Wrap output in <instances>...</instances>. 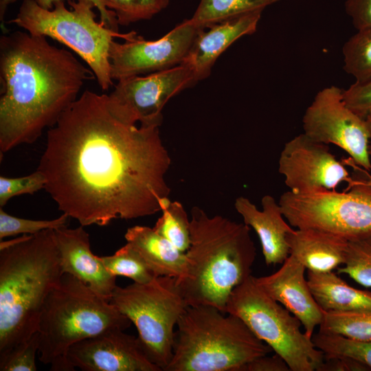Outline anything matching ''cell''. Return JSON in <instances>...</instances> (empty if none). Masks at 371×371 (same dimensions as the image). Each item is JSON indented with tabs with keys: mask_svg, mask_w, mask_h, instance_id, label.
Returning <instances> with one entry per match:
<instances>
[{
	"mask_svg": "<svg viewBox=\"0 0 371 371\" xmlns=\"http://www.w3.org/2000/svg\"><path fill=\"white\" fill-rule=\"evenodd\" d=\"M159 128L137 126L109 95L84 91L47 131L44 190L84 227L161 211L171 159Z\"/></svg>",
	"mask_w": 371,
	"mask_h": 371,
	"instance_id": "obj_1",
	"label": "cell"
},
{
	"mask_svg": "<svg viewBox=\"0 0 371 371\" xmlns=\"http://www.w3.org/2000/svg\"><path fill=\"white\" fill-rule=\"evenodd\" d=\"M93 72L43 36L17 30L0 37V151L32 144L78 98Z\"/></svg>",
	"mask_w": 371,
	"mask_h": 371,
	"instance_id": "obj_2",
	"label": "cell"
},
{
	"mask_svg": "<svg viewBox=\"0 0 371 371\" xmlns=\"http://www.w3.org/2000/svg\"><path fill=\"white\" fill-rule=\"evenodd\" d=\"M63 274L54 229L0 243V359L37 332Z\"/></svg>",
	"mask_w": 371,
	"mask_h": 371,
	"instance_id": "obj_3",
	"label": "cell"
},
{
	"mask_svg": "<svg viewBox=\"0 0 371 371\" xmlns=\"http://www.w3.org/2000/svg\"><path fill=\"white\" fill-rule=\"evenodd\" d=\"M183 275L177 278L188 306L210 305L225 313L233 289L251 276L256 249L250 227L194 206Z\"/></svg>",
	"mask_w": 371,
	"mask_h": 371,
	"instance_id": "obj_4",
	"label": "cell"
},
{
	"mask_svg": "<svg viewBox=\"0 0 371 371\" xmlns=\"http://www.w3.org/2000/svg\"><path fill=\"white\" fill-rule=\"evenodd\" d=\"M272 351L238 317L213 306H188L177 324L164 371H238Z\"/></svg>",
	"mask_w": 371,
	"mask_h": 371,
	"instance_id": "obj_5",
	"label": "cell"
},
{
	"mask_svg": "<svg viewBox=\"0 0 371 371\" xmlns=\"http://www.w3.org/2000/svg\"><path fill=\"white\" fill-rule=\"evenodd\" d=\"M131 324L110 302L76 277L63 273L39 317V361L52 371H74L67 360L73 344L109 328L124 330Z\"/></svg>",
	"mask_w": 371,
	"mask_h": 371,
	"instance_id": "obj_6",
	"label": "cell"
},
{
	"mask_svg": "<svg viewBox=\"0 0 371 371\" xmlns=\"http://www.w3.org/2000/svg\"><path fill=\"white\" fill-rule=\"evenodd\" d=\"M64 0L46 10L34 0H23L12 23L32 35L51 38L76 53L95 75L99 87L108 90L113 85L109 50L115 38L124 41L134 38V31L120 33L95 20V3L91 0Z\"/></svg>",
	"mask_w": 371,
	"mask_h": 371,
	"instance_id": "obj_7",
	"label": "cell"
},
{
	"mask_svg": "<svg viewBox=\"0 0 371 371\" xmlns=\"http://www.w3.org/2000/svg\"><path fill=\"white\" fill-rule=\"evenodd\" d=\"M225 313L240 318L251 331L288 364L291 371H319L324 355L300 329V321L270 297L252 275L235 287Z\"/></svg>",
	"mask_w": 371,
	"mask_h": 371,
	"instance_id": "obj_8",
	"label": "cell"
},
{
	"mask_svg": "<svg viewBox=\"0 0 371 371\" xmlns=\"http://www.w3.org/2000/svg\"><path fill=\"white\" fill-rule=\"evenodd\" d=\"M110 302L135 326L148 357L164 371L172 357L177 324L188 306L177 278L157 276L146 284L117 286Z\"/></svg>",
	"mask_w": 371,
	"mask_h": 371,
	"instance_id": "obj_9",
	"label": "cell"
},
{
	"mask_svg": "<svg viewBox=\"0 0 371 371\" xmlns=\"http://www.w3.org/2000/svg\"><path fill=\"white\" fill-rule=\"evenodd\" d=\"M308 193L284 192L279 205L296 229H315L351 240L371 234V196L348 189Z\"/></svg>",
	"mask_w": 371,
	"mask_h": 371,
	"instance_id": "obj_10",
	"label": "cell"
},
{
	"mask_svg": "<svg viewBox=\"0 0 371 371\" xmlns=\"http://www.w3.org/2000/svg\"><path fill=\"white\" fill-rule=\"evenodd\" d=\"M342 89L331 85L319 91L302 117L304 133L325 144L344 150L352 162L371 171V120L345 103Z\"/></svg>",
	"mask_w": 371,
	"mask_h": 371,
	"instance_id": "obj_11",
	"label": "cell"
},
{
	"mask_svg": "<svg viewBox=\"0 0 371 371\" xmlns=\"http://www.w3.org/2000/svg\"><path fill=\"white\" fill-rule=\"evenodd\" d=\"M202 29L189 19L155 41L138 35L122 43L113 39L109 50L112 79L146 75L182 64Z\"/></svg>",
	"mask_w": 371,
	"mask_h": 371,
	"instance_id": "obj_12",
	"label": "cell"
},
{
	"mask_svg": "<svg viewBox=\"0 0 371 371\" xmlns=\"http://www.w3.org/2000/svg\"><path fill=\"white\" fill-rule=\"evenodd\" d=\"M196 82L185 64L143 76L117 80L109 94L124 117L144 126L159 127L168 101Z\"/></svg>",
	"mask_w": 371,
	"mask_h": 371,
	"instance_id": "obj_13",
	"label": "cell"
},
{
	"mask_svg": "<svg viewBox=\"0 0 371 371\" xmlns=\"http://www.w3.org/2000/svg\"><path fill=\"white\" fill-rule=\"evenodd\" d=\"M278 172L289 191L295 193L335 190L350 179L345 164L327 144L304 133L284 144L278 159Z\"/></svg>",
	"mask_w": 371,
	"mask_h": 371,
	"instance_id": "obj_14",
	"label": "cell"
},
{
	"mask_svg": "<svg viewBox=\"0 0 371 371\" xmlns=\"http://www.w3.org/2000/svg\"><path fill=\"white\" fill-rule=\"evenodd\" d=\"M67 360L84 371H162L149 359L138 337L119 328L73 344Z\"/></svg>",
	"mask_w": 371,
	"mask_h": 371,
	"instance_id": "obj_15",
	"label": "cell"
},
{
	"mask_svg": "<svg viewBox=\"0 0 371 371\" xmlns=\"http://www.w3.org/2000/svg\"><path fill=\"white\" fill-rule=\"evenodd\" d=\"M305 267L289 254L280 268L273 273L255 277L256 283L273 300L295 316L312 338L314 330L323 319V311L309 288Z\"/></svg>",
	"mask_w": 371,
	"mask_h": 371,
	"instance_id": "obj_16",
	"label": "cell"
},
{
	"mask_svg": "<svg viewBox=\"0 0 371 371\" xmlns=\"http://www.w3.org/2000/svg\"><path fill=\"white\" fill-rule=\"evenodd\" d=\"M63 273L76 277L94 292L110 302L117 286L116 277L111 274L100 257L90 247L89 234L81 225L54 230Z\"/></svg>",
	"mask_w": 371,
	"mask_h": 371,
	"instance_id": "obj_17",
	"label": "cell"
},
{
	"mask_svg": "<svg viewBox=\"0 0 371 371\" xmlns=\"http://www.w3.org/2000/svg\"><path fill=\"white\" fill-rule=\"evenodd\" d=\"M262 11H256L230 18L202 29L182 64L192 71L196 81L211 73L218 57L236 40L254 34Z\"/></svg>",
	"mask_w": 371,
	"mask_h": 371,
	"instance_id": "obj_18",
	"label": "cell"
},
{
	"mask_svg": "<svg viewBox=\"0 0 371 371\" xmlns=\"http://www.w3.org/2000/svg\"><path fill=\"white\" fill-rule=\"evenodd\" d=\"M262 210L247 197L236 198L234 207L243 223L256 232L267 265L282 264L289 256L288 234L293 230L282 214L279 203L271 195L261 199Z\"/></svg>",
	"mask_w": 371,
	"mask_h": 371,
	"instance_id": "obj_19",
	"label": "cell"
},
{
	"mask_svg": "<svg viewBox=\"0 0 371 371\" xmlns=\"http://www.w3.org/2000/svg\"><path fill=\"white\" fill-rule=\"evenodd\" d=\"M289 254L307 271H333L344 265L348 240L341 236L315 229H296L287 236Z\"/></svg>",
	"mask_w": 371,
	"mask_h": 371,
	"instance_id": "obj_20",
	"label": "cell"
},
{
	"mask_svg": "<svg viewBox=\"0 0 371 371\" xmlns=\"http://www.w3.org/2000/svg\"><path fill=\"white\" fill-rule=\"evenodd\" d=\"M124 238L142 256L156 276L179 278L185 271L186 254L153 228L135 225L127 229Z\"/></svg>",
	"mask_w": 371,
	"mask_h": 371,
	"instance_id": "obj_21",
	"label": "cell"
},
{
	"mask_svg": "<svg viewBox=\"0 0 371 371\" xmlns=\"http://www.w3.org/2000/svg\"><path fill=\"white\" fill-rule=\"evenodd\" d=\"M311 291L324 311L371 312V291L358 289L334 271H307Z\"/></svg>",
	"mask_w": 371,
	"mask_h": 371,
	"instance_id": "obj_22",
	"label": "cell"
},
{
	"mask_svg": "<svg viewBox=\"0 0 371 371\" xmlns=\"http://www.w3.org/2000/svg\"><path fill=\"white\" fill-rule=\"evenodd\" d=\"M280 0H200L190 20L196 25H210L245 14L263 10Z\"/></svg>",
	"mask_w": 371,
	"mask_h": 371,
	"instance_id": "obj_23",
	"label": "cell"
},
{
	"mask_svg": "<svg viewBox=\"0 0 371 371\" xmlns=\"http://www.w3.org/2000/svg\"><path fill=\"white\" fill-rule=\"evenodd\" d=\"M324 359L347 357L367 366L371 370V341L349 338L339 334L319 331L311 338Z\"/></svg>",
	"mask_w": 371,
	"mask_h": 371,
	"instance_id": "obj_24",
	"label": "cell"
},
{
	"mask_svg": "<svg viewBox=\"0 0 371 371\" xmlns=\"http://www.w3.org/2000/svg\"><path fill=\"white\" fill-rule=\"evenodd\" d=\"M344 69L363 83L371 80V29L359 30L344 43Z\"/></svg>",
	"mask_w": 371,
	"mask_h": 371,
	"instance_id": "obj_25",
	"label": "cell"
},
{
	"mask_svg": "<svg viewBox=\"0 0 371 371\" xmlns=\"http://www.w3.org/2000/svg\"><path fill=\"white\" fill-rule=\"evenodd\" d=\"M100 258L106 270L115 277H127L139 284L148 283L157 277L139 253L128 243L113 255Z\"/></svg>",
	"mask_w": 371,
	"mask_h": 371,
	"instance_id": "obj_26",
	"label": "cell"
},
{
	"mask_svg": "<svg viewBox=\"0 0 371 371\" xmlns=\"http://www.w3.org/2000/svg\"><path fill=\"white\" fill-rule=\"evenodd\" d=\"M320 332L339 334L349 338L371 341V312L324 311Z\"/></svg>",
	"mask_w": 371,
	"mask_h": 371,
	"instance_id": "obj_27",
	"label": "cell"
},
{
	"mask_svg": "<svg viewBox=\"0 0 371 371\" xmlns=\"http://www.w3.org/2000/svg\"><path fill=\"white\" fill-rule=\"evenodd\" d=\"M161 211L162 215L157 221L154 230L179 250L186 252L190 245V229L183 206L178 201H170Z\"/></svg>",
	"mask_w": 371,
	"mask_h": 371,
	"instance_id": "obj_28",
	"label": "cell"
},
{
	"mask_svg": "<svg viewBox=\"0 0 371 371\" xmlns=\"http://www.w3.org/2000/svg\"><path fill=\"white\" fill-rule=\"evenodd\" d=\"M337 271L371 288V234L348 240L346 262Z\"/></svg>",
	"mask_w": 371,
	"mask_h": 371,
	"instance_id": "obj_29",
	"label": "cell"
},
{
	"mask_svg": "<svg viewBox=\"0 0 371 371\" xmlns=\"http://www.w3.org/2000/svg\"><path fill=\"white\" fill-rule=\"evenodd\" d=\"M119 25L151 19L168 5L170 0H104Z\"/></svg>",
	"mask_w": 371,
	"mask_h": 371,
	"instance_id": "obj_30",
	"label": "cell"
},
{
	"mask_svg": "<svg viewBox=\"0 0 371 371\" xmlns=\"http://www.w3.org/2000/svg\"><path fill=\"white\" fill-rule=\"evenodd\" d=\"M71 217L65 213L53 220H32L19 218L0 208V239L19 234H35L45 229H57L67 226Z\"/></svg>",
	"mask_w": 371,
	"mask_h": 371,
	"instance_id": "obj_31",
	"label": "cell"
},
{
	"mask_svg": "<svg viewBox=\"0 0 371 371\" xmlns=\"http://www.w3.org/2000/svg\"><path fill=\"white\" fill-rule=\"evenodd\" d=\"M39 336L35 333L25 343L14 348L0 359L1 371H36V354L38 352Z\"/></svg>",
	"mask_w": 371,
	"mask_h": 371,
	"instance_id": "obj_32",
	"label": "cell"
},
{
	"mask_svg": "<svg viewBox=\"0 0 371 371\" xmlns=\"http://www.w3.org/2000/svg\"><path fill=\"white\" fill-rule=\"evenodd\" d=\"M45 178L36 170L34 172L22 177L10 178L0 177V206L3 207L12 197L23 194H32L45 188Z\"/></svg>",
	"mask_w": 371,
	"mask_h": 371,
	"instance_id": "obj_33",
	"label": "cell"
},
{
	"mask_svg": "<svg viewBox=\"0 0 371 371\" xmlns=\"http://www.w3.org/2000/svg\"><path fill=\"white\" fill-rule=\"evenodd\" d=\"M343 98L346 105L359 116L368 118L371 115V80L354 82L343 90Z\"/></svg>",
	"mask_w": 371,
	"mask_h": 371,
	"instance_id": "obj_34",
	"label": "cell"
},
{
	"mask_svg": "<svg viewBox=\"0 0 371 371\" xmlns=\"http://www.w3.org/2000/svg\"><path fill=\"white\" fill-rule=\"evenodd\" d=\"M16 0H0V21L1 27L5 30L4 25L5 15L9 5L14 3ZM41 8L46 10H51L54 8V3L60 0H34ZM98 9L100 16V23L104 26L118 32L119 24L117 23L115 13L108 9L104 0H91Z\"/></svg>",
	"mask_w": 371,
	"mask_h": 371,
	"instance_id": "obj_35",
	"label": "cell"
},
{
	"mask_svg": "<svg viewBox=\"0 0 371 371\" xmlns=\"http://www.w3.org/2000/svg\"><path fill=\"white\" fill-rule=\"evenodd\" d=\"M345 9L357 30L371 29V0H346Z\"/></svg>",
	"mask_w": 371,
	"mask_h": 371,
	"instance_id": "obj_36",
	"label": "cell"
},
{
	"mask_svg": "<svg viewBox=\"0 0 371 371\" xmlns=\"http://www.w3.org/2000/svg\"><path fill=\"white\" fill-rule=\"evenodd\" d=\"M262 356L241 366L238 371H291L280 355Z\"/></svg>",
	"mask_w": 371,
	"mask_h": 371,
	"instance_id": "obj_37",
	"label": "cell"
},
{
	"mask_svg": "<svg viewBox=\"0 0 371 371\" xmlns=\"http://www.w3.org/2000/svg\"><path fill=\"white\" fill-rule=\"evenodd\" d=\"M319 371H370L365 364L347 357L324 359Z\"/></svg>",
	"mask_w": 371,
	"mask_h": 371,
	"instance_id": "obj_38",
	"label": "cell"
},
{
	"mask_svg": "<svg viewBox=\"0 0 371 371\" xmlns=\"http://www.w3.org/2000/svg\"><path fill=\"white\" fill-rule=\"evenodd\" d=\"M344 164L352 168L354 170L357 171L361 175L359 177L352 178L348 181V189H354L371 196V175L370 172L360 168L351 161L349 158L344 161Z\"/></svg>",
	"mask_w": 371,
	"mask_h": 371,
	"instance_id": "obj_39",
	"label": "cell"
},
{
	"mask_svg": "<svg viewBox=\"0 0 371 371\" xmlns=\"http://www.w3.org/2000/svg\"><path fill=\"white\" fill-rule=\"evenodd\" d=\"M369 153H370V157H371V146H370Z\"/></svg>",
	"mask_w": 371,
	"mask_h": 371,
	"instance_id": "obj_40",
	"label": "cell"
},
{
	"mask_svg": "<svg viewBox=\"0 0 371 371\" xmlns=\"http://www.w3.org/2000/svg\"><path fill=\"white\" fill-rule=\"evenodd\" d=\"M368 119H369L370 120H371V115H370L368 117ZM371 146V144H370Z\"/></svg>",
	"mask_w": 371,
	"mask_h": 371,
	"instance_id": "obj_41",
	"label": "cell"
}]
</instances>
